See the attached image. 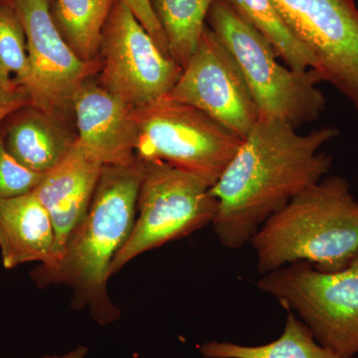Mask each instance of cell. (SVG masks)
Listing matches in <instances>:
<instances>
[{"label": "cell", "instance_id": "4", "mask_svg": "<svg viewBox=\"0 0 358 358\" xmlns=\"http://www.w3.org/2000/svg\"><path fill=\"white\" fill-rule=\"evenodd\" d=\"M209 28L236 61L259 113L298 129L317 121L326 110L317 70L296 71L279 63L265 37L245 20L231 0H215L207 17Z\"/></svg>", "mask_w": 358, "mask_h": 358}, {"label": "cell", "instance_id": "1", "mask_svg": "<svg viewBox=\"0 0 358 358\" xmlns=\"http://www.w3.org/2000/svg\"><path fill=\"white\" fill-rule=\"evenodd\" d=\"M338 136L331 127L301 134L285 122L259 119L211 187L217 199L211 225L220 244L242 248L275 212L324 178L333 157L320 150Z\"/></svg>", "mask_w": 358, "mask_h": 358}, {"label": "cell", "instance_id": "20", "mask_svg": "<svg viewBox=\"0 0 358 358\" xmlns=\"http://www.w3.org/2000/svg\"><path fill=\"white\" fill-rule=\"evenodd\" d=\"M0 68L22 87L29 74L24 28L10 1L0 4Z\"/></svg>", "mask_w": 358, "mask_h": 358}, {"label": "cell", "instance_id": "5", "mask_svg": "<svg viewBox=\"0 0 358 358\" xmlns=\"http://www.w3.org/2000/svg\"><path fill=\"white\" fill-rule=\"evenodd\" d=\"M216 211L217 199L205 179L166 162H143L133 230L115 256L110 275L141 254L210 225Z\"/></svg>", "mask_w": 358, "mask_h": 358}, {"label": "cell", "instance_id": "16", "mask_svg": "<svg viewBox=\"0 0 358 358\" xmlns=\"http://www.w3.org/2000/svg\"><path fill=\"white\" fill-rule=\"evenodd\" d=\"M199 352L203 358H346L320 345L292 312L281 336L271 343L242 345L229 341H207L200 345Z\"/></svg>", "mask_w": 358, "mask_h": 358}, {"label": "cell", "instance_id": "11", "mask_svg": "<svg viewBox=\"0 0 358 358\" xmlns=\"http://www.w3.org/2000/svg\"><path fill=\"white\" fill-rule=\"evenodd\" d=\"M167 96L202 110L242 140L259 121L236 61L208 25Z\"/></svg>", "mask_w": 358, "mask_h": 358}, {"label": "cell", "instance_id": "3", "mask_svg": "<svg viewBox=\"0 0 358 358\" xmlns=\"http://www.w3.org/2000/svg\"><path fill=\"white\" fill-rule=\"evenodd\" d=\"M250 243L262 275L298 261L343 270L358 256V201L350 183L322 178L266 220Z\"/></svg>", "mask_w": 358, "mask_h": 358}, {"label": "cell", "instance_id": "7", "mask_svg": "<svg viewBox=\"0 0 358 358\" xmlns=\"http://www.w3.org/2000/svg\"><path fill=\"white\" fill-rule=\"evenodd\" d=\"M134 119L138 160L166 162L196 174L211 187L243 141L202 110L167 95L134 109Z\"/></svg>", "mask_w": 358, "mask_h": 358}, {"label": "cell", "instance_id": "6", "mask_svg": "<svg viewBox=\"0 0 358 358\" xmlns=\"http://www.w3.org/2000/svg\"><path fill=\"white\" fill-rule=\"evenodd\" d=\"M341 357L358 353V256L345 268L322 272L298 261L263 275L257 284Z\"/></svg>", "mask_w": 358, "mask_h": 358}, {"label": "cell", "instance_id": "17", "mask_svg": "<svg viewBox=\"0 0 358 358\" xmlns=\"http://www.w3.org/2000/svg\"><path fill=\"white\" fill-rule=\"evenodd\" d=\"M115 0H52L51 13L63 38L85 62L100 60L101 41Z\"/></svg>", "mask_w": 358, "mask_h": 358}, {"label": "cell", "instance_id": "24", "mask_svg": "<svg viewBox=\"0 0 358 358\" xmlns=\"http://www.w3.org/2000/svg\"><path fill=\"white\" fill-rule=\"evenodd\" d=\"M88 355L89 348L85 345H79L62 355H45L41 358H88Z\"/></svg>", "mask_w": 358, "mask_h": 358}, {"label": "cell", "instance_id": "19", "mask_svg": "<svg viewBox=\"0 0 358 358\" xmlns=\"http://www.w3.org/2000/svg\"><path fill=\"white\" fill-rule=\"evenodd\" d=\"M238 13L270 42L291 69H315V59L284 22L273 0H231Z\"/></svg>", "mask_w": 358, "mask_h": 358}, {"label": "cell", "instance_id": "15", "mask_svg": "<svg viewBox=\"0 0 358 358\" xmlns=\"http://www.w3.org/2000/svg\"><path fill=\"white\" fill-rule=\"evenodd\" d=\"M63 117L26 106L2 126L4 147L26 169L46 173L58 166L76 141Z\"/></svg>", "mask_w": 358, "mask_h": 358}, {"label": "cell", "instance_id": "10", "mask_svg": "<svg viewBox=\"0 0 358 358\" xmlns=\"http://www.w3.org/2000/svg\"><path fill=\"white\" fill-rule=\"evenodd\" d=\"M315 61V70L358 110V8L355 0H273Z\"/></svg>", "mask_w": 358, "mask_h": 358}, {"label": "cell", "instance_id": "12", "mask_svg": "<svg viewBox=\"0 0 358 358\" xmlns=\"http://www.w3.org/2000/svg\"><path fill=\"white\" fill-rule=\"evenodd\" d=\"M77 145L103 166L138 164L134 109L101 85L86 82L73 99Z\"/></svg>", "mask_w": 358, "mask_h": 358}, {"label": "cell", "instance_id": "23", "mask_svg": "<svg viewBox=\"0 0 358 358\" xmlns=\"http://www.w3.org/2000/svg\"><path fill=\"white\" fill-rule=\"evenodd\" d=\"M124 1L131 9L136 20L143 26V29L154 39L160 50L171 57L166 35L150 0H124Z\"/></svg>", "mask_w": 358, "mask_h": 358}, {"label": "cell", "instance_id": "2", "mask_svg": "<svg viewBox=\"0 0 358 358\" xmlns=\"http://www.w3.org/2000/svg\"><path fill=\"white\" fill-rule=\"evenodd\" d=\"M143 162L103 166L91 206L55 262L33 268L38 288L62 286L72 292V307L87 310L100 326L121 319L108 282L115 256L129 239L136 216Z\"/></svg>", "mask_w": 358, "mask_h": 358}, {"label": "cell", "instance_id": "8", "mask_svg": "<svg viewBox=\"0 0 358 358\" xmlns=\"http://www.w3.org/2000/svg\"><path fill=\"white\" fill-rule=\"evenodd\" d=\"M100 62L101 86L133 109L164 98L182 73L124 0H115L103 26Z\"/></svg>", "mask_w": 358, "mask_h": 358}, {"label": "cell", "instance_id": "9", "mask_svg": "<svg viewBox=\"0 0 358 358\" xmlns=\"http://www.w3.org/2000/svg\"><path fill=\"white\" fill-rule=\"evenodd\" d=\"M52 0H10L24 28L29 74L23 88L30 105L65 119L73 99L100 71V60L85 62L63 38L51 13Z\"/></svg>", "mask_w": 358, "mask_h": 358}, {"label": "cell", "instance_id": "21", "mask_svg": "<svg viewBox=\"0 0 358 358\" xmlns=\"http://www.w3.org/2000/svg\"><path fill=\"white\" fill-rule=\"evenodd\" d=\"M45 173H34L7 152L0 129V201L33 192Z\"/></svg>", "mask_w": 358, "mask_h": 358}, {"label": "cell", "instance_id": "14", "mask_svg": "<svg viewBox=\"0 0 358 358\" xmlns=\"http://www.w3.org/2000/svg\"><path fill=\"white\" fill-rule=\"evenodd\" d=\"M55 231L34 192L0 201V254L7 270L53 260Z\"/></svg>", "mask_w": 358, "mask_h": 358}, {"label": "cell", "instance_id": "18", "mask_svg": "<svg viewBox=\"0 0 358 358\" xmlns=\"http://www.w3.org/2000/svg\"><path fill=\"white\" fill-rule=\"evenodd\" d=\"M215 0H154L169 55L181 68L189 62L201 39Z\"/></svg>", "mask_w": 358, "mask_h": 358}, {"label": "cell", "instance_id": "13", "mask_svg": "<svg viewBox=\"0 0 358 358\" xmlns=\"http://www.w3.org/2000/svg\"><path fill=\"white\" fill-rule=\"evenodd\" d=\"M103 166L85 154L75 141L69 154L45 173L33 190L48 212L55 231L54 257L49 264L61 256L73 231L86 216Z\"/></svg>", "mask_w": 358, "mask_h": 358}, {"label": "cell", "instance_id": "25", "mask_svg": "<svg viewBox=\"0 0 358 358\" xmlns=\"http://www.w3.org/2000/svg\"><path fill=\"white\" fill-rule=\"evenodd\" d=\"M10 0H0V4L6 3V2H9Z\"/></svg>", "mask_w": 358, "mask_h": 358}, {"label": "cell", "instance_id": "22", "mask_svg": "<svg viewBox=\"0 0 358 358\" xmlns=\"http://www.w3.org/2000/svg\"><path fill=\"white\" fill-rule=\"evenodd\" d=\"M30 105L25 89L0 68V127L17 110Z\"/></svg>", "mask_w": 358, "mask_h": 358}]
</instances>
